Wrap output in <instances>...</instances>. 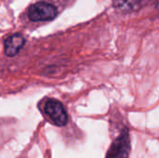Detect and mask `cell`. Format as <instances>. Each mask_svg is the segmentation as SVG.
Segmentation results:
<instances>
[{
  "mask_svg": "<svg viewBox=\"0 0 159 158\" xmlns=\"http://www.w3.org/2000/svg\"><path fill=\"white\" fill-rule=\"evenodd\" d=\"M43 110L56 126L63 127L66 125L68 121V115L62 103L59 101L54 99L47 100L44 103Z\"/></svg>",
  "mask_w": 159,
  "mask_h": 158,
  "instance_id": "3957f363",
  "label": "cell"
},
{
  "mask_svg": "<svg viewBox=\"0 0 159 158\" xmlns=\"http://www.w3.org/2000/svg\"><path fill=\"white\" fill-rule=\"evenodd\" d=\"M25 43V39L23 35L20 34H15L10 35L5 41V53L8 57H13L19 53V51L22 48Z\"/></svg>",
  "mask_w": 159,
  "mask_h": 158,
  "instance_id": "5b68a950",
  "label": "cell"
},
{
  "mask_svg": "<svg viewBox=\"0 0 159 158\" xmlns=\"http://www.w3.org/2000/svg\"><path fill=\"white\" fill-rule=\"evenodd\" d=\"M58 10L55 6L47 2L33 4L28 11L29 19L33 21H48L55 19Z\"/></svg>",
  "mask_w": 159,
  "mask_h": 158,
  "instance_id": "7a4b0ae2",
  "label": "cell"
},
{
  "mask_svg": "<svg viewBox=\"0 0 159 158\" xmlns=\"http://www.w3.org/2000/svg\"><path fill=\"white\" fill-rule=\"evenodd\" d=\"M130 152V138L128 129H122L112 143L106 158H129Z\"/></svg>",
  "mask_w": 159,
  "mask_h": 158,
  "instance_id": "6da1fadb",
  "label": "cell"
},
{
  "mask_svg": "<svg viewBox=\"0 0 159 158\" xmlns=\"http://www.w3.org/2000/svg\"><path fill=\"white\" fill-rule=\"evenodd\" d=\"M154 1L157 0H113V6L121 12L129 13L137 11Z\"/></svg>",
  "mask_w": 159,
  "mask_h": 158,
  "instance_id": "277c9868",
  "label": "cell"
}]
</instances>
